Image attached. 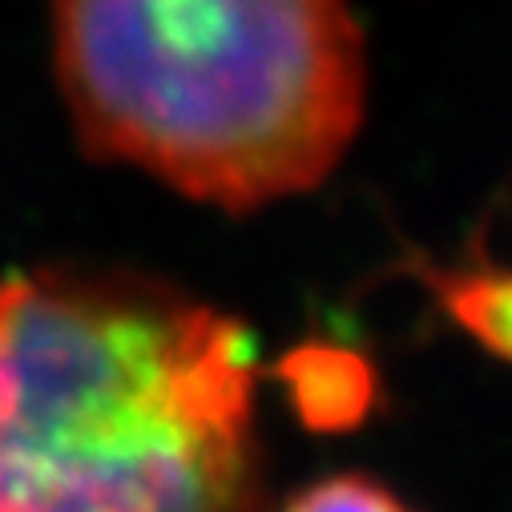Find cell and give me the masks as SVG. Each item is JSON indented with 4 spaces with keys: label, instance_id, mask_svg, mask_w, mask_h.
Wrapping results in <instances>:
<instances>
[{
    "label": "cell",
    "instance_id": "cell-2",
    "mask_svg": "<svg viewBox=\"0 0 512 512\" xmlns=\"http://www.w3.org/2000/svg\"><path fill=\"white\" fill-rule=\"evenodd\" d=\"M89 154L246 214L315 190L367 105L347 0H49Z\"/></svg>",
    "mask_w": 512,
    "mask_h": 512
},
{
    "label": "cell",
    "instance_id": "cell-1",
    "mask_svg": "<svg viewBox=\"0 0 512 512\" xmlns=\"http://www.w3.org/2000/svg\"><path fill=\"white\" fill-rule=\"evenodd\" d=\"M254 343L125 271L0 279V512H259Z\"/></svg>",
    "mask_w": 512,
    "mask_h": 512
},
{
    "label": "cell",
    "instance_id": "cell-5",
    "mask_svg": "<svg viewBox=\"0 0 512 512\" xmlns=\"http://www.w3.org/2000/svg\"><path fill=\"white\" fill-rule=\"evenodd\" d=\"M283 512H412L396 492L367 476H327L299 496Z\"/></svg>",
    "mask_w": 512,
    "mask_h": 512
},
{
    "label": "cell",
    "instance_id": "cell-3",
    "mask_svg": "<svg viewBox=\"0 0 512 512\" xmlns=\"http://www.w3.org/2000/svg\"><path fill=\"white\" fill-rule=\"evenodd\" d=\"M279 375L287 383L295 412L311 428H351L371 408V396H375L371 367L359 355L327 343L291 351Z\"/></svg>",
    "mask_w": 512,
    "mask_h": 512
},
{
    "label": "cell",
    "instance_id": "cell-4",
    "mask_svg": "<svg viewBox=\"0 0 512 512\" xmlns=\"http://www.w3.org/2000/svg\"><path fill=\"white\" fill-rule=\"evenodd\" d=\"M424 283L460 331L512 363V263L480 254L456 267H424Z\"/></svg>",
    "mask_w": 512,
    "mask_h": 512
}]
</instances>
